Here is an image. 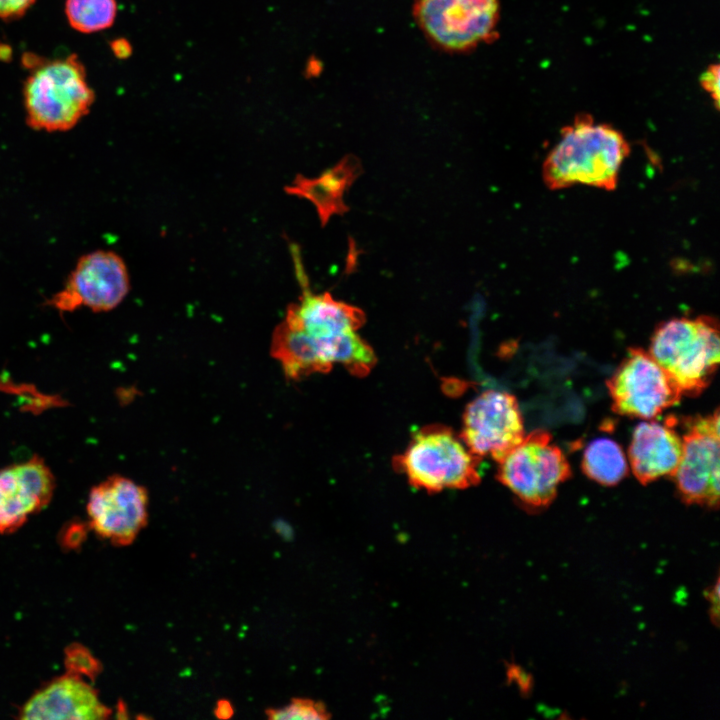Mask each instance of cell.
Returning <instances> with one entry per match:
<instances>
[{"label":"cell","instance_id":"7c38bea8","mask_svg":"<svg viewBox=\"0 0 720 720\" xmlns=\"http://www.w3.org/2000/svg\"><path fill=\"white\" fill-rule=\"evenodd\" d=\"M130 290L123 259L113 251L97 250L82 256L62 291L50 303L61 311L85 306L94 312L117 307Z\"/></svg>","mask_w":720,"mask_h":720},{"label":"cell","instance_id":"2e32d148","mask_svg":"<svg viewBox=\"0 0 720 720\" xmlns=\"http://www.w3.org/2000/svg\"><path fill=\"white\" fill-rule=\"evenodd\" d=\"M359 171V162L349 156L317 178L298 176L286 190L290 194L309 199L325 225L331 216L343 214L347 210L344 193L359 175Z\"/></svg>","mask_w":720,"mask_h":720},{"label":"cell","instance_id":"ba28073f","mask_svg":"<svg viewBox=\"0 0 720 720\" xmlns=\"http://www.w3.org/2000/svg\"><path fill=\"white\" fill-rule=\"evenodd\" d=\"M607 387L616 413L646 419L677 404L682 396L676 383L642 348L628 350Z\"/></svg>","mask_w":720,"mask_h":720},{"label":"cell","instance_id":"3957f363","mask_svg":"<svg viewBox=\"0 0 720 720\" xmlns=\"http://www.w3.org/2000/svg\"><path fill=\"white\" fill-rule=\"evenodd\" d=\"M649 353L682 394L698 395L710 384L718 367V322L706 315L665 321L655 330Z\"/></svg>","mask_w":720,"mask_h":720},{"label":"cell","instance_id":"d4e9b609","mask_svg":"<svg viewBox=\"0 0 720 720\" xmlns=\"http://www.w3.org/2000/svg\"><path fill=\"white\" fill-rule=\"evenodd\" d=\"M710 602H711V608H712V617L717 620L718 618V612H719V584L718 581L716 582L714 588L710 591L709 596Z\"/></svg>","mask_w":720,"mask_h":720},{"label":"cell","instance_id":"6da1fadb","mask_svg":"<svg viewBox=\"0 0 720 720\" xmlns=\"http://www.w3.org/2000/svg\"><path fill=\"white\" fill-rule=\"evenodd\" d=\"M291 249L302 294L288 305L284 319L275 327L272 348L288 363L312 374L327 373L338 363L354 376L367 375L376 356L357 334L365 323L364 312L328 292H311L299 254Z\"/></svg>","mask_w":720,"mask_h":720},{"label":"cell","instance_id":"9a60e30c","mask_svg":"<svg viewBox=\"0 0 720 720\" xmlns=\"http://www.w3.org/2000/svg\"><path fill=\"white\" fill-rule=\"evenodd\" d=\"M676 420L665 424L640 423L634 430L629 447V460L635 477L648 484L661 476L673 477L681 456L682 439L674 430Z\"/></svg>","mask_w":720,"mask_h":720},{"label":"cell","instance_id":"5bb4252c","mask_svg":"<svg viewBox=\"0 0 720 720\" xmlns=\"http://www.w3.org/2000/svg\"><path fill=\"white\" fill-rule=\"evenodd\" d=\"M110 715L111 710L99 700L97 691L79 675L69 672L35 693L24 704L19 717L26 720H96Z\"/></svg>","mask_w":720,"mask_h":720},{"label":"cell","instance_id":"d6986e66","mask_svg":"<svg viewBox=\"0 0 720 720\" xmlns=\"http://www.w3.org/2000/svg\"><path fill=\"white\" fill-rule=\"evenodd\" d=\"M266 715L273 720H322L329 718L326 707L316 701L294 698L281 708L267 709Z\"/></svg>","mask_w":720,"mask_h":720},{"label":"cell","instance_id":"cb8c5ba5","mask_svg":"<svg viewBox=\"0 0 720 720\" xmlns=\"http://www.w3.org/2000/svg\"><path fill=\"white\" fill-rule=\"evenodd\" d=\"M112 48L116 56L126 58L131 54V46L125 39H118L113 42Z\"/></svg>","mask_w":720,"mask_h":720},{"label":"cell","instance_id":"7a4b0ae2","mask_svg":"<svg viewBox=\"0 0 720 720\" xmlns=\"http://www.w3.org/2000/svg\"><path fill=\"white\" fill-rule=\"evenodd\" d=\"M629 153V143L620 131L582 115L561 130L544 159L542 177L551 190L574 185L614 190Z\"/></svg>","mask_w":720,"mask_h":720},{"label":"cell","instance_id":"e0dca14e","mask_svg":"<svg viewBox=\"0 0 720 720\" xmlns=\"http://www.w3.org/2000/svg\"><path fill=\"white\" fill-rule=\"evenodd\" d=\"M582 469L589 478L606 486L617 484L628 472L622 449L609 438H598L587 446Z\"/></svg>","mask_w":720,"mask_h":720},{"label":"cell","instance_id":"30bf717a","mask_svg":"<svg viewBox=\"0 0 720 720\" xmlns=\"http://www.w3.org/2000/svg\"><path fill=\"white\" fill-rule=\"evenodd\" d=\"M459 435L475 456L498 463L525 436L517 399L507 392L484 391L466 406Z\"/></svg>","mask_w":720,"mask_h":720},{"label":"cell","instance_id":"ac0fdd59","mask_svg":"<svg viewBox=\"0 0 720 720\" xmlns=\"http://www.w3.org/2000/svg\"><path fill=\"white\" fill-rule=\"evenodd\" d=\"M115 0H67L66 14L73 28L91 33L110 27L116 17Z\"/></svg>","mask_w":720,"mask_h":720},{"label":"cell","instance_id":"603a6c76","mask_svg":"<svg viewBox=\"0 0 720 720\" xmlns=\"http://www.w3.org/2000/svg\"><path fill=\"white\" fill-rule=\"evenodd\" d=\"M214 714L219 719H229L234 714V708L230 701L226 699H220L216 703Z\"/></svg>","mask_w":720,"mask_h":720},{"label":"cell","instance_id":"5b68a950","mask_svg":"<svg viewBox=\"0 0 720 720\" xmlns=\"http://www.w3.org/2000/svg\"><path fill=\"white\" fill-rule=\"evenodd\" d=\"M94 93L75 55L40 63L24 84V104L30 127L66 131L88 113Z\"/></svg>","mask_w":720,"mask_h":720},{"label":"cell","instance_id":"8992f818","mask_svg":"<svg viewBox=\"0 0 720 720\" xmlns=\"http://www.w3.org/2000/svg\"><path fill=\"white\" fill-rule=\"evenodd\" d=\"M571 469L561 449L552 444L551 435L535 430L498 462L497 478L524 505L547 506L557 488L569 478Z\"/></svg>","mask_w":720,"mask_h":720},{"label":"cell","instance_id":"4fadbf2b","mask_svg":"<svg viewBox=\"0 0 720 720\" xmlns=\"http://www.w3.org/2000/svg\"><path fill=\"white\" fill-rule=\"evenodd\" d=\"M54 488V476L39 456L0 470V533L16 530L44 508Z\"/></svg>","mask_w":720,"mask_h":720},{"label":"cell","instance_id":"52a82bcc","mask_svg":"<svg viewBox=\"0 0 720 720\" xmlns=\"http://www.w3.org/2000/svg\"><path fill=\"white\" fill-rule=\"evenodd\" d=\"M413 17L432 46L449 53L471 51L496 32L499 0H415Z\"/></svg>","mask_w":720,"mask_h":720},{"label":"cell","instance_id":"9c48e42d","mask_svg":"<svg viewBox=\"0 0 720 720\" xmlns=\"http://www.w3.org/2000/svg\"><path fill=\"white\" fill-rule=\"evenodd\" d=\"M682 438V456L673 476L683 501L688 504H719L720 430L719 410L688 418Z\"/></svg>","mask_w":720,"mask_h":720},{"label":"cell","instance_id":"ffe728a7","mask_svg":"<svg viewBox=\"0 0 720 720\" xmlns=\"http://www.w3.org/2000/svg\"><path fill=\"white\" fill-rule=\"evenodd\" d=\"M66 666L73 674H85L94 678L101 670L100 663L90 652L80 646L73 645L66 650Z\"/></svg>","mask_w":720,"mask_h":720},{"label":"cell","instance_id":"8fae6325","mask_svg":"<svg viewBox=\"0 0 720 720\" xmlns=\"http://www.w3.org/2000/svg\"><path fill=\"white\" fill-rule=\"evenodd\" d=\"M147 489L122 475H112L89 493L91 528L117 546L131 544L148 523Z\"/></svg>","mask_w":720,"mask_h":720},{"label":"cell","instance_id":"277c9868","mask_svg":"<svg viewBox=\"0 0 720 720\" xmlns=\"http://www.w3.org/2000/svg\"><path fill=\"white\" fill-rule=\"evenodd\" d=\"M480 460L452 429L428 425L413 434L393 464L412 486L439 492L477 485L481 480Z\"/></svg>","mask_w":720,"mask_h":720},{"label":"cell","instance_id":"44dd1931","mask_svg":"<svg viewBox=\"0 0 720 720\" xmlns=\"http://www.w3.org/2000/svg\"><path fill=\"white\" fill-rule=\"evenodd\" d=\"M719 65H710L701 75L700 82L706 92L712 97L716 108L719 106Z\"/></svg>","mask_w":720,"mask_h":720},{"label":"cell","instance_id":"7402d4cb","mask_svg":"<svg viewBox=\"0 0 720 720\" xmlns=\"http://www.w3.org/2000/svg\"><path fill=\"white\" fill-rule=\"evenodd\" d=\"M34 0H0V18L10 19L23 15Z\"/></svg>","mask_w":720,"mask_h":720}]
</instances>
